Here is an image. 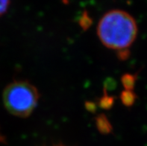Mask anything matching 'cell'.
<instances>
[{
    "label": "cell",
    "instance_id": "3957f363",
    "mask_svg": "<svg viewBox=\"0 0 147 146\" xmlns=\"http://www.w3.org/2000/svg\"><path fill=\"white\" fill-rule=\"evenodd\" d=\"M121 100L123 103L125 105H131L134 102V96L133 93H131L130 90L124 91L122 93Z\"/></svg>",
    "mask_w": 147,
    "mask_h": 146
},
{
    "label": "cell",
    "instance_id": "5b68a950",
    "mask_svg": "<svg viewBox=\"0 0 147 146\" xmlns=\"http://www.w3.org/2000/svg\"><path fill=\"white\" fill-rule=\"evenodd\" d=\"M97 126L100 131L104 132V133H108L110 131L108 129V128H110V124L107 122V119H105V118H99L97 122Z\"/></svg>",
    "mask_w": 147,
    "mask_h": 146
},
{
    "label": "cell",
    "instance_id": "6da1fadb",
    "mask_svg": "<svg viewBox=\"0 0 147 146\" xmlns=\"http://www.w3.org/2000/svg\"><path fill=\"white\" fill-rule=\"evenodd\" d=\"M97 34L105 46L119 52L125 58L138 34V26L132 16L121 10L105 13L97 26Z\"/></svg>",
    "mask_w": 147,
    "mask_h": 146
},
{
    "label": "cell",
    "instance_id": "52a82bcc",
    "mask_svg": "<svg viewBox=\"0 0 147 146\" xmlns=\"http://www.w3.org/2000/svg\"><path fill=\"white\" fill-rule=\"evenodd\" d=\"M4 141V138L2 137V136L0 134V142H3Z\"/></svg>",
    "mask_w": 147,
    "mask_h": 146
},
{
    "label": "cell",
    "instance_id": "7a4b0ae2",
    "mask_svg": "<svg viewBox=\"0 0 147 146\" xmlns=\"http://www.w3.org/2000/svg\"><path fill=\"white\" fill-rule=\"evenodd\" d=\"M5 109L15 116L25 118L34 110L39 93L33 84L26 81H15L5 88L2 95Z\"/></svg>",
    "mask_w": 147,
    "mask_h": 146
},
{
    "label": "cell",
    "instance_id": "8992f818",
    "mask_svg": "<svg viewBox=\"0 0 147 146\" xmlns=\"http://www.w3.org/2000/svg\"><path fill=\"white\" fill-rule=\"evenodd\" d=\"M11 0H0V17L6 13L9 7Z\"/></svg>",
    "mask_w": 147,
    "mask_h": 146
},
{
    "label": "cell",
    "instance_id": "ba28073f",
    "mask_svg": "<svg viewBox=\"0 0 147 146\" xmlns=\"http://www.w3.org/2000/svg\"><path fill=\"white\" fill-rule=\"evenodd\" d=\"M55 146H64V145H55Z\"/></svg>",
    "mask_w": 147,
    "mask_h": 146
},
{
    "label": "cell",
    "instance_id": "277c9868",
    "mask_svg": "<svg viewBox=\"0 0 147 146\" xmlns=\"http://www.w3.org/2000/svg\"><path fill=\"white\" fill-rule=\"evenodd\" d=\"M122 82H123V86L125 87L127 90H130L132 89L133 86H134V80L132 76L130 75H125L122 78Z\"/></svg>",
    "mask_w": 147,
    "mask_h": 146
}]
</instances>
